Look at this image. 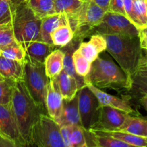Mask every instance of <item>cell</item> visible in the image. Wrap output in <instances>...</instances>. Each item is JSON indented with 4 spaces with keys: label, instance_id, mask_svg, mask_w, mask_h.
<instances>
[{
    "label": "cell",
    "instance_id": "31",
    "mask_svg": "<svg viewBox=\"0 0 147 147\" xmlns=\"http://www.w3.org/2000/svg\"><path fill=\"white\" fill-rule=\"evenodd\" d=\"M14 83L5 78L0 80V105L10 106Z\"/></svg>",
    "mask_w": 147,
    "mask_h": 147
},
{
    "label": "cell",
    "instance_id": "32",
    "mask_svg": "<svg viewBox=\"0 0 147 147\" xmlns=\"http://www.w3.org/2000/svg\"><path fill=\"white\" fill-rule=\"evenodd\" d=\"M70 141L73 147H89L86 142L85 131L80 126H70Z\"/></svg>",
    "mask_w": 147,
    "mask_h": 147
},
{
    "label": "cell",
    "instance_id": "11",
    "mask_svg": "<svg viewBox=\"0 0 147 147\" xmlns=\"http://www.w3.org/2000/svg\"><path fill=\"white\" fill-rule=\"evenodd\" d=\"M0 135L13 141L20 146H27L20 134L10 106L0 105Z\"/></svg>",
    "mask_w": 147,
    "mask_h": 147
},
{
    "label": "cell",
    "instance_id": "6",
    "mask_svg": "<svg viewBox=\"0 0 147 147\" xmlns=\"http://www.w3.org/2000/svg\"><path fill=\"white\" fill-rule=\"evenodd\" d=\"M30 143L37 147H65L60 126L46 113L40 115L33 127Z\"/></svg>",
    "mask_w": 147,
    "mask_h": 147
},
{
    "label": "cell",
    "instance_id": "21",
    "mask_svg": "<svg viewBox=\"0 0 147 147\" xmlns=\"http://www.w3.org/2000/svg\"><path fill=\"white\" fill-rule=\"evenodd\" d=\"M88 133L91 134L100 135V136H108L116 138L123 141L128 144L139 147H147V138L136 136L126 132L120 131H100L95 129H89Z\"/></svg>",
    "mask_w": 147,
    "mask_h": 147
},
{
    "label": "cell",
    "instance_id": "28",
    "mask_svg": "<svg viewBox=\"0 0 147 147\" xmlns=\"http://www.w3.org/2000/svg\"><path fill=\"white\" fill-rule=\"evenodd\" d=\"M0 56L22 62L25 61V51L22 46L19 44L17 41L14 42L9 45L0 50Z\"/></svg>",
    "mask_w": 147,
    "mask_h": 147
},
{
    "label": "cell",
    "instance_id": "47",
    "mask_svg": "<svg viewBox=\"0 0 147 147\" xmlns=\"http://www.w3.org/2000/svg\"><path fill=\"white\" fill-rule=\"evenodd\" d=\"M81 1H85V0H81Z\"/></svg>",
    "mask_w": 147,
    "mask_h": 147
},
{
    "label": "cell",
    "instance_id": "42",
    "mask_svg": "<svg viewBox=\"0 0 147 147\" xmlns=\"http://www.w3.org/2000/svg\"><path fill=\"white\" fill-rule=\"evenodd\" d=\"M143 68H144V73H146V78L147 80V59L146 58V60H145L144 63Z\"/></svg>",
    "mask_w": 147,
    "mask_h": 147
},
{
    "label": "cell",
    "instance_id": "44",
    "mask_svg": "<svg viewBox=\"0 0 147 147\" xmlns=\"http://www.w3.org/2000/svg\"><path fill=\"white\" fill-rule=\"evenodd\" d=\"M25 147H37V146H36L34 144L30 143V144H27V146H26Z\"/></svg>",
    "mask_w": 147,
    "mask_h": 147
},
{
    "label": "cell",
    "instance_id": "20",
    "mask_svg": "<svg viewBox=\"0 0 147 147\" xmlns=\"http://www.w3.org/2000/svg\"><path fill=\"white\" fill-rule=\"evenodd\" d=\"M65 53L60 49L53 50L44 62L45 70L49 79H53L63 70Z\"/></svg>",
    "mask_w": 147,
    "mask_h": 147
},
{
    "label": "cell",
    "instance_id": "1",
    "mask_svg": "<svg viewBox=\"0 0 147 147\" xmlns=\"http://www.w3.org/2000/svg\"><path fill=\"white\" fill-rule=\"evenodd\" d=\"M106 51L116 60L128 77L133 80L145 58L139 36L106 34Z\"/></svg>",
    "mask_w": 147,
    "mask_h": 147
},
{
    "label": "cell",
    "instance_id": "43",
    "mask_svg": "<svg viewBox=\"0 0 147 147\" xmlns=\"http://www.w3.org/2000/svg\"><path fill=\"white\" fill-rule=\"evenodd\" d=\"M141 47H142V50H144L145 51H146V53L147 54V42L141 43Z\"/></svg>",
    "mask_w": 147,
    "mask_h": 147
},
{
    "label": "cell",
    "instance_id": "45",
    "mask_svg": "<svg viewBox=\"0 0 147 147\" xmlns=\"http://www.w3.org/2000/svg\"><path fill=\"white\" fill-rule=\"evenodd\" d=\"M145 6H146V14H147V0H144Z\"/></svg>",
    "mask_w": 147,
    "mask_h": 147
},
{
    "label": "cell",
    "instance_id": "29",
    "mask_svg": "<svg viewBox=\"0 0 147 147\" xmlns=\"http://www.w3.org/2000/svg\"><path fill=\"white\" fill-rule=\"evenodd\" d=\"M72 57L76 73L80 77H86L90 72L92 63L83 57L78 49L73 52Z\"/></svg>",
    "mask_w": 147,
    "mask_h": 147
},
{
    "label": "cell",
    "instance_id": "25",
    "mask_svg": "<svg viewBox=\"0 0 147 147\" xmlns=\"http://www.w3.org/2000/svg\"><path fill=\"white\" fill-rule=\"evenodd\" d=\"M30 8L42 20L55 13V0H27Z\"/></svg>",
    "mask_w": 147,
    "mask_h": 147
},
{
    "label": "cell",
    "instance_id": "19",
    "mask_svg": "<svg viewBox=\"0 0 147 147\" xmlns=\"http://www.w3.org/2000/svg\"><path fill=\"white\" fill-rule=\"evenodd\" d=\"M63 100H70L77 95L79 88L75 78L62 70L61 73L55 78Z\"/></svg>",
    "mask_w": 147,
    "mask_h": 147
},
{
    "label": "cell",
    "instance_id": "22",
    "mask_svg": "<svg viewBox=\"0 0 147 147\" xmlns=\"http://www.w3.org/2000/svg\"><path fill=\"white\" fill-rule=\"evenodd\" d=\"M118 131L147 138V119L129 115L126 121Z\"/></svg>",
    "mask_w": 147,
    "mask_h": 147
},
{
    "label": "cell",
    "instance_id": "15",
    "mask_svg": "<svg viewBox=\"0 0 147 147\" xmlns=\"http://www.w3.org/2000/svg\"><path fill=\"white\" fill-rule=\"evenodd\" d=\"M78 50L92 63L100 53L106 50V40L103 34H95L90 37L89 41L80 43Z\"/></svg>",
    "mask_w": 147,
    "mask_h": 147
},
{
    "label": "cell",
    "instance_id": "46",
    "mask_svg": "<svg viewBox=\"0 0 147 147\" xmlns=\"http://www.w3.org/2000/svg\"><path fill=\"white\" fill-rule=\"evenodd\" d=\"M2 78H2L1 76H0V80H1V79H2Z\"/></svg>",
    "mask_w": 147,
    "mask_h": 147
},
{
    "label": "cell",
    "instance_id": "38",
    "mask_svg": "<svg viewBox=\"0 0 147 147\" xmlns=\"http://www.w3.org/2000/svg\"><path fill=\"white\" fill-rule=\"evenodd\" d=\"M0 147H21L15 142L0 135Z\"/></svg>",
    "mask_w": 147,
    "mask_h": 147
},
{
    "label": "cell",
    "instance_id": "41",
    "mask_svg": "<svg viewBox=\"0 0 147 147\" xmlns=\"http://www.w3.org/2000/svg\"><path fill=\"white\" fill-rule=\"evenodd\" d=\"M140 103L142 106L144 107V109H146L147 112V92L145 93V94L144 95V96H142V98L140 99Z\"/></svg>",
    "mask_w": 147,
    "mask_h": 147
},
{
    "label": "cell",
    "instance_id": "27",
    "mask_svg": "<svg viewBox=\"0 0 147 147\" xmlns=\"http://www.w3.org/2000/svg\"><path fill=\"white\" fill-rule=\"evenodd\" d=\"M93 147H139L128 144L120 139L108 136L91 134Z\"/></svg>",
    "mask_w": 147,
    "mask_h": 147
},
{
    "label": "cell",
    "instance_id": "35",
    "mask_svg": "<svg viewBox=\"0 0 147 147\" xmlns=\"http://www.w3.org/2000/svg\"><path fill=\"white\" fill-rule=\"evenodd\" d=\"M107 11L126 16L124 9V0H111Z\"/></svg>",
    "mask_w": 147,
    "mask_h": 147
},
{
    "label": "cell",
    "instance_id": "4",
    "mask_svg": "<svg viewBox=\"0 0 147 147\" xmlns=\"http://www.w3.org/2000/svg\"><path fill=\"white\" fill-rule=\"evenodd\" d=\"M13 33L16 41L25 48L32 42L41 40L40 28L42 20L30 8L27 0L12 4Z\"/></svg>",
    "mask_w": 147,
    "mask_h": 147
},
{
    "label": "cell",
    "instance_id": "24",
    "mask_svg": "<svg viewBox=\"0 0 147 147\" xmlns=\"http://www.w3.org/2000/svg\"><path fill=\"white\" fill-rule=\"evenodd\" d=\"M74 37V32L69 23L59 26L50 35L53 45L62 47L70 44L73 41Z\"/></svg>",
    "mask_w": 147,
    "mask_h": 147
},
{
    "label": "cell",
    "instance_id": "30",
    "mask_svg": "<svg viewBox=\"0 0 147 147\" xmlns=\"http://www.w3.org/2000/svg\"><path fill=\"white\" fill-rule=\"evenodd\" d=\"M135 25L138 29L147 26V14L144 0H134Z\"/></svg>",
    "mask_w": 147,
    "mask_h": 147
},
{
    "label": "cell",
    "instance_id": "5",
    "mask_svg": "<svg viewBox=\"0 0 147 147\" xmlns=\"http://www.w3.org/2000/svg\"><path fill=\"white\" fill-rule=\"evenodd\" d=\"M49 80L44 64L24 61L23 82L31 97L45 113H47L45 97Z\"/></svg>",
    "mask_w": 147,
    "mask_h": 147
},
{
    "label": "cell",
    "instance_id": "2",
    "mask_svg": "<svg viewBox=\"0 0 147 147\" xmlns=\"http://www.w3.org/2000/svg\"><path fill=\"white\" fill-rule=\"evenodd\" d=\"M10 109L22 137L28 144L31 141L33 127L40 115L45 113L33 100L23 81L14 83Z\"/></svg>",
    "mask_w": 147,
    "mask_h": 147
},
{
    "label": "cell",
    "instance_id": "23",
    "mask_svg": "<svg viewBox=\"0 0 147 147\" xmlns=\"http://www.w3.org/2000/svg\"><path fill=\"white\" fill-rule=\"evenodd\" d=\"M84 1L81 0H55V13L63 14L70 20L76 17L81 9Z\"/></svg>",
    "mask_w": 147,
    "mask_h": 147
},
{
    "label": "cell",
    "instance_id": "33",
    "mask_svg": "<svg viewBox=\"0 0 147 147\" xmlns=\"http://www.w3.org/2000/svg\"><path fill=\"white\" fill-rule=\"evenodd\" d=\"M13 11L14 9L10 0H0V25L12 22Z\"/></svg>",
    "mask_w": 147,
    "mask_h": 147
},
{
    "label": "cell",
    "instance_id": "13",
    "mask_svg": "<svg viewBox=\"0 0 147 147\" xmlns=\"http://www.w3.org/2000/svg\"><path fill=\"white\" fill-rule=\"evenodd\" d=\"M86 86L95 95L96 98L98 100L100 106H109L113 109H119L127 114H131L134 113V111L132 109L131 106L126 99L121 98L109 94L102 90L101 89L98 88L91 84H88Z\"/></svg>",
    "mask_w": 147,
    "mask_h": 147
},
{
    "label": "cell",
    "instance_id": "39",
    "mask_svg": "<svg viewBox=\"0 0 147 147\" xmlns=\"http://www.w3.org/2000/svg\"><path fill=\"white\" fill-rule=\"evenodd\" d=\"M139 30V38L140 43L147 42V26H144Z\"/></svg>",
    "mask_w": 147,
    "mask_h": 147
},
{
    "label": "cell",
    "instance_id": "26",
    "mask_svg": "<svg viewBox=\"0 0 147 147\" xmlns=\"http://www.w3.org/2000/svg\"><path fill=\"white\" fill-rule=\"evenodd\" d=\"M71 42L67 45V50H65V57H64V62H63V70L67 74L70 75L73 78H76L77 80V83L78 84V86L80 88H81L83 86H85L84 78L79 76L77 73H76V70L74 68V65L73 62V53L76 49H75L76 45L73 44Z\"/></svg>",
    "mask_w": 147,
    "mask_h": 147
},
{
    "label": "cell",
    "instance_id": "37",
    "mask_svg": "<svg viewBox=\"0 0 147 147\" xmlns=\"http://www.w3.org/2000/svg\"><path fill=\"white\" fill-rule=\"evenodd\" d=\"M60 130H61L65 147H73L71 141H70V127L69 126H62V127H60Z\"/></svg>",
    "mask_w": 147,
    "mask_h": 147
},
{
    "label": "cell",
    "instance_id": "7",
    "mask_svg": "<svg viewBox=\"0 0 147 147\" xmlns=\"http://www.w3.org/2000/svg\"><path fill=\"white\" fill-rule=\"evenodd\" d=\"M106 12L93 0H85L76 17L68 20L69 24L75 35H85L100 24Z\"/></svg>",
    "mask_w": 147,
    "mask_h": 147
},
{
    "label": "cell",
    "instance_id": "12",
    "mask_svg": "<svg viewBox=\"0 0 147 147\" xmlns=\"http://www.w3.org/2000/svg\"><path fill=\"white\" fill-rule=\"evenodd\" d=\"M63 104V98L55 79H50L45 97L46 111L47 115L56 122L61 115Z\"/></svg>",
    "mask_w": 147,
    "mask_h": 147
},
{
    "label": "cell",
    "instance_id": "36",
    "mask_svg": "<svg viewBox=\"0 0 147 147\" xmlns=\"http://www.w3.org/2000/svg\"><path fill=\"white\" fill-rule=\"evenodd\" d=\"M124 9L126 17L135 25L134 14V0H124Z\"/></svg>",
    "mask_w": 147,
    "mask_h": 147
},
{
    "label": "cell",
    "instance_id": "9",
    "mask_svg": "<svg viewBox=\"0 0 147 147\" xmlns=\"http://www.w3.org/2000/svg\"><path fill=\"white\" fill-rule=\"evenodd\" d=\"M78 97L82 126L88 132L97 121L100 104L93 92L86 85L79 89Z\"/></svg>",
    "mask_w": 147,
    "mask_h": 147
},
{
    "label": "cell",
    "instance_id": "14",
    "mask_svg": "<svg viewBox=\"0 0 147 147\" xmlns=\"http://www.w3.org/2000/svg\"><path fill=\"white\" fill-rule=\"evenodd\" d=\"M57 123L60 127L78 126L83 128L79 113L78 93L72 100H63L61 115Z\"/></svg>",
    "mask_w": 147,
    "mask_h": 147
},
{
    "label": "cell",
    "instance_id": "8",
    "mask_svg": "<svg viewBox=\"0 0 147 147\" xmlns=\"http://www.w3.org/2000/svg\"><path fill=\"white\" fill-rule=\"evenodd\" d=\"M96 34H120V35L139 36L137 27L122 14L106 11L100 24L93 29Z\"/></svg>",
    "mask_w": 147,
    "mask_h": 147
},
{
    "label": "cell",
    "instance_id": "16",
    "mask_svg": "<svg viewBox=\"0 0 147 147\" xmlns=\"http://www.w3.org/2000/svg\"><path fill=\"white\" fill-rule=\"evenodd\" d=\"M55 45L42 40H36L27 45L24 48L25 60L34 63L44 64L47 56L54 50Z\"/></svg>",
    "mask_w": 147,
    "mask_h": 147
},
{
    "label": "cell",
    "instance_id": "18",
    "mask_svg": "<svg viewBox=\"0 0 147 147\" xmlns=\"http://www.w3.org/2000/svg\"><path fill=\"white\" fill-rule=\"evenodd\" d=\"M67 23H69L67 17L65 14L58 13H55L42 19L40 28V39L42 41L53 45L50 37L52 32L59 26Z\"/></svg>",
    "mask_w": 147,
    "mask_h": 147
},
{
    "label": "cell",
    "instance_id": "40",
    "mask_svg": "<svg viewBox=\"0 0 147 147\" xmlns=\"http://www.w3.org/2000/svg\"><path fill=\"white\" fill-rule=\"evenodd\" d=\"M93 1H94L95 3H96V4H98L99 7H101L102 9H103L105 11H108V9H109L111 0H93Z\"/></svg>",
    "mask_w": 147,
    "mask_h": 147
},
{
    "label": "cell",
    "instance_id": "34",
    "mask_svg": "<svg viewBox=\"0 0 147 147\" xmlns=\"http://www.w3.org/2000/svg\"><path fill=\"white\" fill-rule=\"evenodd\" d=\"M15 41L11 23L0 25V50Z\"/></svg>",
    "mask_w": 147,
    "mask_h": 147
},
{
    "label": "cell",
    "instance_id": "3",
    "mask_svg": "<svg viewBox=\"0 0 147 147\" xmlns=\"http://www.w3.org/2000/svg\"><path fill=\"white\" fill-rule=\"evenodd\" d=\"M85 85L91 84L99 89L129 90L133 86L131 80L119 65L110 58L98 56L92 63L90 70L84 78Z\"/></svg>",
    "mask_w": 147,
    "mask_h": 147
},
{
    "label": "cell",
    "instance_id": "17",
    "mask_svg": "<svg viewBox=\"0 0 147 147\" xmlns=\"http://www.w3.org/2000/svg\"><path fill=\"white\" fill-rule=\"evenodd\" d=\"M24 63L0 56V76L15 83L23 81Z\"/></svg>",
    "mask_w": 147,
    "mask_h": 147
},
{
    "label": "cell",
    "instance_id": "10",
    "mask_svg": "<svg viewBox=\"0 0 147 147\" xmlns=\"http://www.w3.org/2000/svg\"><path fill=\"white\" fill-rule=\"evenodd\" d=\"M129 115L130 114L109 106H100L97 121L90 129L118 131L126 121Z\"/></svg>",
    "mask_w": 147,
    "mask_h": 147
}]
</instances>
